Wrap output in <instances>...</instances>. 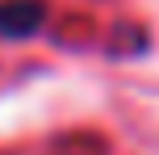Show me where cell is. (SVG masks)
<instances>
[{
  "mask_svg": "<svg viewBox=\"0 0 159 155\" xmlns=\"http://www.w3.org/2000/svg\"><path fill=\"white\" fill-rule=\"evenodd\" d=\"M46 21L42 0H0V38H30Z\"/></svg>",
  "mask_w": 159,
  "mask_h": 155,
  "instance_id": "6da1fadb",
  "label": "cell"
}]
</instances>
